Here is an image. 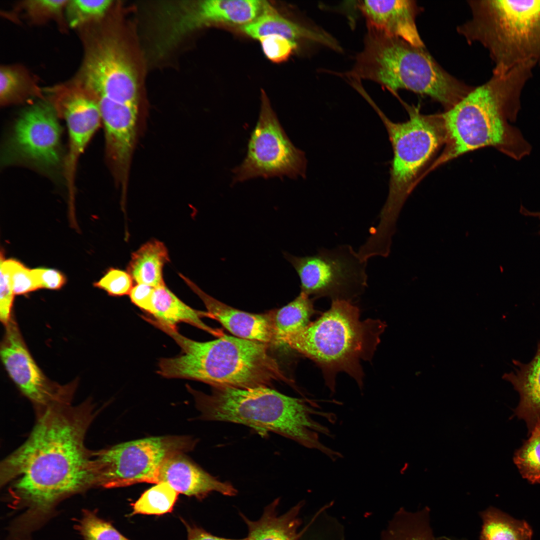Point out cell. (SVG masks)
Wrapping results in <instances>:
<instances>
[{
    "label": "cell",
    "instance_id": "cell-1",
    "mask_svg": "<svg viewBox=\"0 0 540 540\" xmlns=\"http://www.w3.org/2000/svg\"><path fill=\"white\" fill-rule=\"evenodd\" d=\"M96 414L86 400L36 414L27 440L2 462L1 485L10 484L19 498L40 506L95 486L92 452L85 438Z\"/></svg>",
    "mask_w": 540,
    "mask_h": 540
},
{
    "label": "cell",
    "instance_id": "cell-2",
    "mask_svg": "<svg viewBox=\"0 0 540 540\" xmlns=\"http://www.w3.org/2000/svg\"><path fill=\"white\" fill-rule=\"evenodd\" d=\"M537 64L528 62L504 74H493L450 109L442 113L446 130L444 148L426 170L464 154L491 146L520 160L532 147L513 124L521 109L522 92Z\"/></svg>",
    "mask_w": 540,
    "mask_h": 540
},
{
    "label": "cell",
    "instance_id": "cell-3",
    "mask_svg": "<svg viewBox=\"0 0 540 540\" xmlns=\"http://www.w3.org/2000/svg\"><path fill=\"white\" fill-rule=\"evenodd\" d=\"M180 347V355L164 358L158 372L167 378L198 380L214 386L249 388L289 382L268 344L223 335L200 342L180 334L178 330L160 326Z\"/></svg>",
    "mask_w": 540,
    "mask_h": 540
},
{
    "label": "cell",
    "instance_id": "cell-4",
    "mask_svg": "<svg viewBox=\"0 0 540 540\" xmlns=\"http://www.w3.org/2000/svg\"><path fill=\"white\" fill-rule=\"evenodd\" d=\"M376 82L394 94L407 90L426 96L447 110L473 88L446 71L426 50L368 28L362 50L344 74Z\"/></svg>",
    "mask_w": 540,
    "mask_h": 540
},
{
    "label": "cell",
    "instance_id": "cell-5",
    "mask_svg": "<svg viewBox=\"0 0 540 540\" xmlns=\"http://www.w3.org/2000/svg\"><path fill=\"white\" fill-rule=\"evenodd\" d=\"M386 326L379 320H362L358 308L350 301L335 300L318 319L288 336L284 345L313 360L332 390L340 372L362 387L361 362L372 360Z\"/></svg>",
    "mask_w": 540,
    "mask_h": 540
},
{
    "label": "cell",
    "instance_id": "cell-6",
    "mask_svg": "<svg viewBox=\"0 0 540 540\" xmlns=\"http://www.w3.org/2000/svg\"><path fill=\"white\" fill-rule=\"evenodd\" d=\"M471 18L457 28L469 43L488 52L493 74L534 62L540 67V0L468 2Z\"/></svg>",
    "mask_w": 540,
    "mask_h": 540
},
{
    "label": "cell",
    "instance_id": "cell-7",
    "mask_svg": "<svg viewBox=\"0 0 540 540\" xmlns=\"http://www.w3.org/2000/svg\"><path fill=\"white\" fill-rule=\"evenodd\" d=\"M190 392L205 420L245 425L260 434L274 432L308 446L314 442L310 408L302 400L268 386H214L208 394Z\"/></svg>",
    "mask_w": 540,
    "mask_h": 540
},
{
    "label": "cell",
    "instance_id": "cell-8",
    "mask_svg": "<svg viewBox=\"0 0 540 540\" xmlns=\"http://www.w3.org/2000/svg\"><path fill=\"white\" fill-rule=\"evenodd\" d=\"M409 117L404 122L388 119L373 104L388 134L393 150L386 200L374 228L378 236H392L396 222L407 198L420 182V174L446 142L442 113L424 114L419 108L404 103Z\"/></svg>",
    "mask_w": 540,
    "mask_h": 540
},
{
    "label": "cell",
    "instance_id": "cell-9",
    "mask_svg": "<svg viewBox=\"0 0 540 540\" xmlns=\"http://www.w3.org/2000/svg\"><path fill=\"white\" fill-rule=\"evenodd\" d=\"M184 436L151 437L92 452L95 486L118 488L142 482L155 484L166 458L192 448Z\"/></svg>",
    "mask_w": 540,
    "mask_h": 540
},
{
    "label": "cell",
    "instance_id": "cell-10",
    "mask_svg": "<svg viewBox=\"0 0 540 540\" xmlns=\"http://www.w3.org/2000/svg\"><path fill=\"white\" fill-rule=\"evenodd\" d=\"M306 164L304 152L292 143L262 91L258 118L244 160L232 170V184L257 177L304 178Z\"/></svg>",
    "mask_w": 540,
    "mask_h": 540
},
{
    "label": "cell",
    "instance_id": "cell-11",
    "mask_svg": "<svg viewBox=\"0 0 540 540\" xmlns=\"http://www.w3.org/2000/svg\"><path fill=\"white\" fill-rule=\"evenodd\" d=\"M300 279V292L314 298L352 301L368 286L367 262L362 260L350 245L328 250L314 255H285Z\"/></svg>",
    "mask_w": 540,
    "mask_h": 540
},
{
    "label": "cell",
    "instance_id": "cell-12",
    "mask_svg": "<svg viewBox=\"0 0 540 540\" xmlns=\"http://www.w3.org/2000/svg\"><path fill=\"white\" fill-rule=\"evenodd\" d=\"M58 118L52 104L44 100L24 110L5 145V164L23 163L44 171L58 168L62 161Z\"/></svg>",
    "mask_w": 540,
    "mask_h": 540
},
{
    "label": "cell",
    "instance_id": "cell-13",
    "mask_svg": "<svg viewBox=\"0 0 540 540\" xmlns=\"http://www.w3.org/2000/svg\"><path fill=\"white\" fill-rule=\"evenodd\" d=\"M77 84L95 98L138 104L136 76L124 48L114 38L90 34Z\"/></svg>",
    "mask_w": 540,
    "mask_h": 540
},
{
    "label": "cell",
    "instance_id": "cell-14",
    "mask_svg": "<svg viewBox=\"0 0 540 540\" xmlns=\"http://www.w3.org/2000/svg\"><path fill=\"white\" fill-rule=\"evenodd\" d=\"M0 357L10 377L32 402L36 414L56 404L70 403L72 388L58 386L48 382L31 356L12 320L6 326Z\"/></svg>",
    "mask_w": 540,
    "mask_h": 540
},
{
    "label": "cell",
    "instance_id": "cell-15",
    "mask_svg": "<svg viewBox=\"0 0 540 540\" xmlns=\"http://www.w3.org/2000/svg\"><path fill=\"white\" fill-rule=\"evenodd\" d=\"M62 92L50 102L66 124L69 149L65 176L69 190L73 191L78 160L102 121L98 102L91 94L77 85Z\"/></svg>",
    "mask_w": 540,
    "mask_h": 540
},
{
    "label": "cell",
    "instance_id": "cell-16",
    "mask_svg": "<svg viewBox=\"0 0 540 540\" xmlns=\"http://www.w3.org/2000/svg\"><path fill=\"white\" fill-rule=\"evenodd\" d=\"M268 2L259 0H206L190 4L170 24L164 42L172 46L179 39L198 28L212 24L238 26L254 21Z\"/></svg>",
    "mask_w": 540,
    "mask_h": 540
},
{
    "label": "cell",
    "instance_id": "cell-17",
    "mask_svg": "<svg viewBox=\"0 0 540 540\" xmlns=\"http://www.w3.org/2000/svg\"><path fill=\"white\" fill-rule=\"evenodd\" d=\"M358 6L368 28L402 38L415 46L425 47L416 25L420 9L416 1L364 0L360 1Z\"/></svg>",
    "mask_w": 540,
    "mask_h": 540
},
{
    "label": "cell",
    "instance_id": "cell-18",
    "mask_svg": "<svg viewBox=\"0 0 540 540\" xmlns=\"http://www.w3.org/2000/svg\"><path fill=\"white\" fill-rule=\"evenodd\" d=\"M165 482L178 492L202 499L212 492L232 496L238 491L228 482H223L189 460L183 452L174 454L162 464L155 484Z\"/></svg>",
    "mask_w": 540,
    "mask_h": 540
},
{
    "label": "cell",
    "instance_id": "cell-19",
    "mask_svg": "<svg viewBox=\"0 0 540 540\" xmlns=\"http://www.w3.org/2000/svg\"><path fill=\"white\" fill-rule=\"evenodd\" d=\"M181 276L203 302L208 316L219 322L235 336L273 344L274 312L256 314L238 310L214 298L188 278Z\"/></svg>",
    "mask_w": 540,
    "mask_h": 540
},
{
    "label": "cell",
    "instance_id": "cell-20",
    "mask_svg": "<svg viewBox=\"0 0 540 540\" xmlns=\"http://www.w3.org/2000/svg\"><path fill=\"white\" fill-rule=\"evenodd\" d=\"M242 32L253 38L269 34H277L292 40H304L322 44L340 52L338 42L328 33L309 28L280 15L268 2L262 12L252 22L240 28Z\"/></svg>",
    "mask_w": 540,
    "mask_h": 540
},
{
    "label": "cell",
    "instance_id": "cell-21",
    "mask_svg": "<svg viewBox=\"0 0 540 540\" xmlns=\"http://www.w3.org/2000/svg\"><path fill=\"white\" fill-rule=\"evenodd\" d=\"M512 362L514 370L505 373L502 378L511 383L520 394V402L514 413L526 422L529 435L540 418V342L530 362L524 364L517 360Z\"/></svg>",
    "mask_w": 540,
    "mask_h": 540
},
{
    "label": "cell",
    "instance_id": "cell-22",
    "mask_svg": "<svg viewBox=\"0 0 540 540\" xmlns=\"http://www.w3.org/2000/svg\"><path fill=\"white\" fill-rule=\"evenodd\" d=\"M279 501L276 499L267 506L257 520H251L240 513L248 526V540H300L302 530H299L302 524L299 516L304 502H299L284 514L278 516Z\"/></svg>",
    "mask_w": 540,
    "mask_h": 540
},
{
    "label": "cell",
    "instance_id": "cell-23",
    "mask_svg": "<svg viewBox=\"0 0 540 540\" xmlns=\"http://www.w3.org/2000/svg\"><path fill=\"white\" fill-rule=\"evenodd\" d=\"M153 318L146 320L156 326H162L177 330V324L186 322L212 335H224L218 329L207 326L202 320L204 316H208L207 312L196 310L180 300L163 284L154 288L152 298V308L149 314Z\"/></svg>",
    "mask_w": 540,
    "mask_h": 540
},
{
    "label": "cell",
    "instance_id": "cell-24",
    "mask_svg": "<svg viewBox=\"0 0 540 540\" xmlns=\"http://www.w3.org/2000/svg\"><path fill=\"white\" fill-rule=\"evenodd\" d=\"M430 516L428 506L415 512L400 508L381 531L379 540H433Z\"/></svg>",
    "mask_w": 540,
    "mask_h": 540
},
{
    "label": "cell",
    "instance_id": "cell-25",
    "mask_svg": "<svg viewBox=\"0 0 540 540\" xmlns=\"http://www.w3.org/2000/svg\"><path fill=\"white\" fill-rule=\"evenodd\" d=\"M168 260L164 244L157 240H150L132 253L128 272L138 284L156 288L164 284L162 268Z\"/></svg>",
    "mask_w": 540,
    "mask_h": 540
},
{
    "label": "cell",
    "instance_id": "cell-26",
    "mask_svg": "<svg viewBox=\"0 0 540 540\" xmlns=\"http://www.w3.org/2000/svg\"><path fill=\"white\" fill-rule=\"evenodd\" d=\"M313 299L301 292L292 302L274 312L273 344L284 345L291 335L306 327L316 313Z\"/></svg>",
    "mask_w": 540,
    "mask_h": 540
},
{
    "label": "cell",
    "instance_id": "cell-27",
    "mask_svg": "<svg viewBox=\"0 0 540 540\" xmlns=\"http://www.w3.org/2000/svg\"><path fill=\"white\" fill-rule=\"evenodd\" d=\"M478 516L482 522L480 540H532V531L524 520L492 506L479 512Z\"/></svg>",
    "mask_w": 540,
    "mask_h": 540
},
{
    "label": "cell",
    "instance_id": "cell-28",
    "mask_svg": "<svg viewBox=\"0 0 540 540\" xmlns=\"http://www.w3.org/2000/svg\"><path fill=\"white\" fill-rule=\"evenodd\" d=\"M40 96L38 88L28 72L18 66H4L0 70V102L8 106Z\"/></svg>",
    "mask_w": 540,
    "mask_h": 540
},
{
    "label": "cell",
    "instance_id": "cell-29",
    "mask_svg": "<svg viewBox=\"0 0 540 540\" xmlns=\"http://www.w3.org/2000/svg\"><path fill=\"white\" fill-rule=\"evenodd\" d=\"M332 504H327L316 510L302 528L300 540H346L344 524L328 512Z\"/></svg>",
    "mask_w": 540,
    "mask_h": 540
},
{
    "label": "cell",
    "instance_id": "cell-30",
    "mask_svg": "<svg viewBox=\"0 0 540 540\" xmlns=\"http://www.w3.org/2000/svg\"><path fill=\"white\" fill-rule=\"evenodd\" d=\"M178 492L165 482L156 484L145 491L132 504L135 514L162 515L170 512L178 499Z\"/></svg>",
    "mask_w": 540,
    "mask_h": 540
},
{
    "label": "cell",
    "instance_id": "cell-31",
    "mask_svg": "<svg viewBox=\"0 0 540 540\" xmlns=\"http://www.w3.org/2000/svg\"><path fill=\"white\" fill-rule=\"evenodd\" d=\"M530 434L528 439L515 452L514 462L523 478L532 484H540V418Z\"/></svg>",
    "mask_w": 540,
    "mask_h": 540
},
{
    "label": "cell",
    "instance_id": "cell-32",
    "mask_svg": "<svg viewBox=\"0 0 540 540\" xmlns=\"http://www.w3.org/2000/svg\"><path fill=\"white\" fill-rule=\"evenodd\" d=\"M112 1L68 0L66 7L69 24L73 28L82 26L102 18Z\"/></svg>",
    "mask_w": 540,
    "mask_h": 540
},
{
    "label": "cell",
    "instance_id": "cell-33",
    "mask_svg": "<svg viewBox=\"0 0 540 540\" xmlns=\"http://www.w3.org/2000/svg\"><path fill=\"white\" fill-rule=\"evenodd\" d=\"M0 268L8 274L14 295L25 294L40 288L32 270L16 260H4L2 252Z\"/></svg>",
    "mask_w": 540,
    "mask_h": 540
},
{
    "label": "cell",
    "instance_id": "cell-34",
    "mask_svg": "<svg viewBox=\"0 0 540 540\" xmlns=\"http://www.w3.org/2000/svg\"><path fill=\"white\" fill-rule=\"evenodd\" d=\"M68 0H33L21 4L26 15L34 22H44L50 19L61 18L62 12Z\"/></svg>",
    "mask_w": 540,
    "mask_h": 540
},
{
    "label": "cell",
    "instance_id": "cell-35",
    "mask_svg": "<svg viewBox=\"0 0 540 540\" xmlns=\"http://www.w3.org/2000/svg\"><path fill=\"white\" fill-rule=\"evenodd\" d=\"M80 528L86 540H130L110 524L92 513L84 516Z\"/></svg>",
    "mask_w": 540,
    "mask_h": 540
},
{
    "label": "cell",
    "instance_id": "cell-36",
    "mask_svg": "<svg viewBox=\"0 0 540 540\" xmlns=\"http://www.w3.org/2000/svg\"><path fill=\"white\" fill-rule=\"evenodd\" d=\"M258 40L264 56L274 63L288 60L297 48L296 42L277 34L262 36Z\"/></svg>",
    "mask_w": 540,
    "mask_h": 540
},
{
    "label": "cell",
    "instance_id": "cell-37",
    "mask_svg": "<svg viewBox=\"0 0 540 540\" xmlns=\"http://www.w3.org/2000/svg\"><path fill=\"white\" fill-rule=\"evenodd\" d=\"M132 280L128 272L112 268L94 285L110 296H122L130 294L133 288Z\"/></svg>",
    "mask_w": 540,
    "mask_h": 540
},
{
    "label": "cell",
    "instance_id": "cell-38",
    "mask_svg": "<svg viewBox=\"0 0 540 540\" xmlns=\"http://www.w3.org/2000/svg\"><path fill=\"white\" fill-rule=\"evenodd\" d=\"M0 319L4 326L12 320L14 293L6 273L0 268Z\"/></svg>",
    "mask_w": 540,
    "mask_h": 540
},
{
    "label": "cell",
    "instance_id": "cell-39",
    "mask_svg": "<svg viewBox=\"0 0 540 540\" xmlns=\"http://www.w3.org/2000/svg\"><path fill=\"white\" fill-rule=\"evenodd\" d=\"M32 271L40 288L58 290L65 284L64 276L56 270L38 268L32 269Z\"/></svg>",
    "mask_w": 540,
    "mask_h": 540
},
{
    "label": "cell",
    "instance_id": "cell-40",
    "mask_svg": "<svg viewBox=\"0 0 540 540\" xmlns=\"http://www.w3.org/2000/svg\"><path fill=\"white\" fill-rule=\"evenodd\" d=\"M154 288L146 284H137L132 288L129 294L132 302L150 314Z\"/></svg>",
    "mask_w": 540,
    "mask_h": 540
},
{
    "label": "cell",
    "instance_id": "cell-41",
    "mask_svg": "<svg viewBox=\"0 0 540 540\" xmlns=\"http://www.w3.org/2000/svg\"><path fill=\"white\" fill-rule=\"evenodd\" d=\"M182 522L187 530L188 540H248L247 538L232 539L218 537L209 533L201 528L190 525L184 520Z\"/></svg>",
    "mask_w": 540,
    "mask_h": 540
},
{
    "label": "cell",
    "instance_id": "cell-42",
    "mask_svg": "<svg viewBox=\"0 0 540 540\" xmlns=\"http://www.w3.org/2000/svg\"><path fill=\"white\" fill-rule=\"evenodd\" d=\"M520 212L525 216L536 218L540 221V212L530 210L521 205L520 208ZM539 234H540V231L539 232Z\"/></svg>",
    "mask_w": 540,
    "mask_h": 540
},
{
    "label": "cell",
    "instance_id": "cell-43",
    "mask_svg": "<svg viewBox=\"0 0 540 540\" xmlns=\"http://www.w3.org/2000/svg\"><path fill=\"white\" fill-rule=\"evenodd\" d=\"M433 540H468L466 538H456L453 536H435Z\"/></svg>",
    "mask_w": 540,
    "mask_h": 540
},
{
    "label": "cell",
    "instance_id": "cell-44",
    "mask_svg": "<svg viewBox=\"0 0 540 540\" xmlns=\"http://www.w3.org/2000/svg\"></svg>",
    "mask_w": 540,
    "mask_h": 540
}]
</instances>
